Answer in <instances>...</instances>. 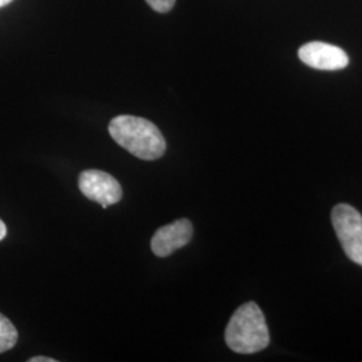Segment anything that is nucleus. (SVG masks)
Returning <instances> with one entry per match:
<instances>
[{
    "mask_svg": "<svg viewBox=\"0 0 362 362\" xmlns=\"http://www.w3.org/2000/svg\"><path fill=\"white\" fill-rule=\"evenodd\" d=\"M109 133L119 146L145 161L157 160L167 151L161 132L141 117H116L109 124Z\"/></svg>",
    "mask_w": 362,
    "mask_h": 362,
    "instance_id": "obj_1",
    "label": "nucleus"
},
{
    "mask_svg": "<svg viewBox=\"0 0 362 362\" xmlns=\"http://www.w3.org/2000/svg\"><path fill=\"white\" fill-rule=\"evenodd\" d=\"M226 344L240 354L258 353L269 346L270 333L255 302H247L233 313L226 329Z\"/></svg>",
    "mask_w": 362,
    "mask_h": 362,
    "instance_id": "obj_2",
    "label": "nucleus"
},
{
    "mask_svg": "<svg viewBox=\"0 0 362 362\" xmlns=\"http://www.w3.org/2000/svg\"><path fill=\"white\" fill-rule=\"evenodd\" d=\"M337 238L348 258L362 266V215L349 204H337L332 211Z\"/></svg>",
    "mask_w": 362,
    "mask_h": 362,
    "instance_id": "obj_3",
    "label": "nucleus"
},
{
    "mask_svg": "<svg viewBox=\"0 0 362 362\" xmlns=\"http://www.w3.org/2000/svg\"><path fill=\"white\" fill-rule=\"evenodd\" d=\"M78 185L82 194L103 208L117 204L122 199V188L119 182L112 175L103 170H83L79 175Z\"/></svg>",
    "mask_w": 362,
    "mask_h": 362,
    "instance_id": "obj_4",
    "label": "nucleus"
},
{
    "mask_svg": "<svg viewBox=\"0 0 362 362\" xmlns=\"http://www.w3.org/2000/svg\"><path fill=\"white\" fill-rule=\"evenodd\" d=\"M299 59L317 70H341L349 65V57L341 47L325 42L305 43L299 52Z\"/></svg>",
    "mask_w": 362,
    "mask_h": 362,
    "instance_id": "obj_5",
    "label": "nucleus"
},
{
    "mask_svg": "<svg viewBox=\"0 0 362 362\" xmlns=\"http://www.w3.org/2000/svg\"><path fill=\"white\" fill-rule=\"evenodd\" d=\"M194 235V226L188 219H179L156 231L151 247L153 254L167 258L181 247L187 246Z\"/></svg>",
    "mask_w": 362,
    "mask_h": 362,
    "instance_id": "obj_6",
    "label": "nucleus"
},
{
    "mask_svg": "<svg viewBox=\"0 0 362 362\" xmlns=\"http://www.w3.org/2000/svg\"><path fill=\"white\" fill-rule=\"evenodd\" d=\"M18 342V332L13 322L0 314V353L13 349Z\"/></svg>",
    "mask_w": 362,
    "mask_h": 362,
    "instance_id": "obj_7",
    "label": "nucleus"
},
{
    "mask_svg": "<svg viewBox=\"0 0 362 362\" xmlns=\"http://www.w3.org/2000/svg\"><path fill=\"white\" fill-rule=\"evenodd\" d=\"M156 13H167L173 8L176 0H145Z\"/></svg>",
    "mask_w": 362,
    "mask_h": 362,
    "instance_id": "obj_8",
    "label": "nucleus"
},
{
    "mask_svg": "<svg viewBox=\"0 0 362 362\" xmlns=\"http://www.w3.org/2000/svg\"><path fill=\"white\" fill-rule=\"evenodd\" d=\"M28 362H57V360H54V358H50V357H33V358H30Z\"/></svg>",
    "mask_w": 362,
    "mask_h": 362,
    "instance_id": "obj_9",
    "label": "nucleus"
},
{
    "mask_svg": "<svg viewBox=\"0 0 362 362\" xmlns=\"http://www.w3.org/2000/svg\"><path fill=\"white\" fill-rule=\"evenodd\" d=\"M6 235H7V227H6V224L0 219V242L6 238Z\"/></svg>",
    "mask_w": 362,
    "mask_h": 362,
    "instance_id": "obj_10",
    "label": "nucleus"
},
{
    "mask_svg": "<svg viewBox=\"0 0 362 362\" xmlns=\"http://www.w3.org/2000/svg\"><path fill=\"white\" fill-rule=\"evenodd\" d=\"M13 0H0V8L1 7H4V6H7V4H10Z\"/></svg>",
    "mask_w": 362,
    "mask_h": 362,
    "instance_id": "obj_11",
    "label": "nucleus"
}]
</instances>
